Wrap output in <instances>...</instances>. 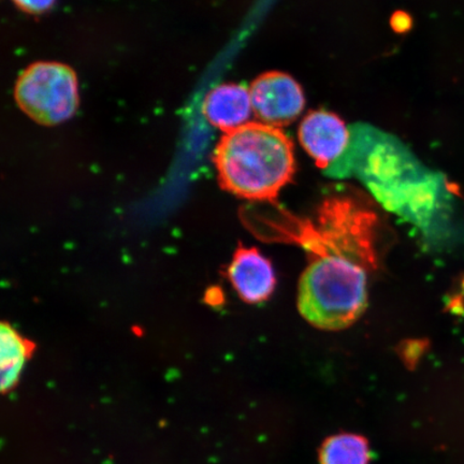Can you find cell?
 Listing matches in <instances>:
<instances>
[{
    "instance_id": "obj_1",
    "label": "cell",
    "mask_w": 464,
    "mask_h": 464,
    "mask_svg": "<svg viewBox=\"0 0 464 464\" xmlns=\"http://www.w3.org/2000/svg\"><path fill=\"white\" fill-rule=\"evenodd\" d=\"M276 218L266 237L295 243L309 259L298 288L301 316L327 332L352 326L367 309L369 277L379 266L377 213L357 197L334 195L315 220L286 213Z\"/></svg>"
},
{
    "instance_id": "obj_2",
    "label": "cell",
    "mask_w": 464,
    "mask_h": 464,
    "mask_svg": "<svg viewBox=\"0 0 464 464\" xmlns=\"http://www.w3.org/2000/svg\"><path fill=\"white\" fill-rule=\"evenodd\" d=\"M214 162L222 188L252 201L274 202L295 173L293 141L261 121L225 133Z\"/></svg>"
},
{
    "instance_id": "obj_3",
    "label": "cell",
    "mask_w": 464,
    "mask_h": 464,
    "mask_svg": "<svg viewBox=\"0 0 464 464\" xmlns=\"http://www.w3.org/2000/svg\"><path fill=\"white\" fill-rule=\"evenodd\" d=\"M14 95L29 118L39 124L57 125L77 111V75L63 63H36L21 74Z\"/></svg>"
},
{
    "instance_id": "obj_4",
    "label": "cell",
    "mask_w": 464,
    "mask_h": 464,
    "mask_svg": "<svg viewBox=\"0 0 464 464\" xmlns=\"http://www.w3.org/2000/svg\"><path fill=\"white\" fill-rule=\"evenodd\" d=\"M253 112L261 123L277 127L287 126L299 118L305 106L303 89L283 72L261 74L249 89Z\"/></svg>"
},
{
    "instance_id": "obj_5",
    "label": "cell",
    "mask_w": 464,
    "mask_h": 464,
    "mask_svg": "<svg viewBox=\"0 0 464 464\" xmlns=\"http://www.w3.org/2000/svg\"><path fill=\"white\" fill-rule=\"evenodd\" d=\"M227 276L237 295L249 304L265 303L276 286L274 266L256 247H237Z\"/></svg>"
},
{
    "instance_id": "obj_6",
    "label": "cell",
    "mask_w": 464,
    "mask_h": 464,
    "mask_svg": "<svg viewBox=\"0 0 464 464\" xmlns=\"http://www.w3.org/2000/svg\"><path fill=\"white\" fill-rule=\"evenodd\" d=\"M299 140L322 169L338 160L350 142V132L338 115L326 111L307 114L300 124Z\"/></svg>"
},
{
    "instance_id": "obj_7",
    "label": "cell",
    "mask_w": 464,
    "mask_h": 464,
    "mask_svg": "<svg viewBox=\"0 0 464 464\" xmlns=\"http://www.w3.org/2000/svg\"><path fill=\"white\" fill-rule=\"evenodd\" d=\"M202 111L208 123L227 133L247 123L253 111L251 94L242 85H219L207 95Z\"/></svg>"
},
{
    "instance_id": "obj_8",
    "label": "cell",
    "mask_w": 464,
    "mask_h": 464,
    "mask_svg": "<svg viewBox=\"0 0 464 464\" xmlns=\"http://www.w3.org/2000/svg\"><path fill=\"white\" fill-rule=\"evenodd\" d=\"M0 348H2V392L7 393L14 390L23 369L34 351L33 342L22 336L8 323L0 327Z\"/></svg>"
},
{
    "instance_id": "obj_9",
    "label": "cell",
    "mask_w": 464,
    "mask_h": 464,
    "mask_svg": "<svg viewBox=\"0 0 464 464\" xmlns=\"http://www.w3.org/2000/svg\"><path fill=\"white\" fill-rule=\"evenodd\" d=\"M368 440L361 435L343 433L326 440L319 451L321 464H369Z\"/></svg>"
},
{
    "instance_id": "obj_10",
    "label": "cell",
    "mask_w": 464,
    "mask_h": 464,
    "mask_svg": "<svg viewBox=\"0 0 464 464\" xmlns=\"http://www.w3.org/2000/svg\"><path fill=\"white\" fill-rule=\"evenodd\" d=\"M23 11L32 14H42L53 7L56 0H13Z\"/></svg>"
},
{
    "instance_id": "obj_11",
    "label": "cell",
    "mask_w": 464,
    "mask_h": 464,
    "mask_svg": "<svg viewBox=\"0 0 464 464\" xmlns=\"http://www.w3.org/2000/svg\"><path fill=\"white\" fill-rule=\"evenodd\" d=\"M394 31L403 33L409 31L411 25V17L403 13L394 14L392 21Z\"/></svg>"
}]
</instances>
